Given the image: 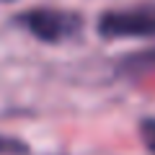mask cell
Masks as SVG:
<instances>
[{
  "mask_svg": "<svg viewBox=\"0 0 155 155\" xmlns=\"http://www.w3.org/2000/svg\"><path fill=\"white\" fill-rule=\"evenodd\" d=\"M34 39L44 41V44H62L67 39L78 36L83 28V18L75 11L65 8H31L16 18Z\"/></svg>",
  "mask_w": 155,
  "mask_h": 155,
  "instance_id": "obj_1",
  "label": "cell"
},
{
  "mask_svg": "<svg viewBox=\"0 0 155 155\" xmlns=\"http://www.w3.org/2000/svg\"><path fill=\"white\" fill-rule=\"evenodd\" d=\"M98 34L104 39H145L155 36V3L106 11L98 18Z\"/></svg>",
  "mask_w": 155,
  "mask_h": 155,
  "instance_id": "obj_2",
  "label": "cell"
},
{
  "mask_svg": "<svg viewBox=\"0 0 155 155\" xmlns=\"http://www.w3.org/2000/svg\"><path fill=\"white\" fill-rule=\"evenodd\" d=\"M0 155H28V145L18 137L0 134Z\"/></svg>",
  "mask_w": 155,
  "mask_h": 155,
  "instance_id": "obj_3",
  "label": "cell"
},
{
  "mask_svg": "<svg viewBox=\"0 0 155 155\" xmlns=\"http://www.w3.org/2000/svg\"><path fill=\"white\" fill-rule=\"evenodd\" d=\"M140 140H142L145 150L150 155H155V116H147L140 122Z\"/></svg>",
  "mask_w": 155,
  "mask_h": 155,
  "instance_id": "obj_4",
  "label": "cell"
},
{
  "mask_svg": "<svg viewBox=\"0 0 155 155\" xmlns=\"http://www.w3.org/2000/svg\"><path fill=\"white\" fill-rule=\"evenodd\" d=\"M0 3H11V0H0Z\"/></svg>",
  "mask_w": 155,
  "mask_h": 155,
  "instance_id": "obj_5",
  "label": "cell"
}]
</instances>
